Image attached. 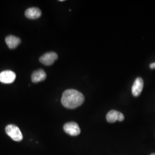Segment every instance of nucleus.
I'll use <instances>...</instances> for the list:
<instances>
[{"label":"nucleus","mask_w":155,"mask_h":155,"mask_svg":"<svg viewBox=\"0 0 155 155\" xmlns=\"http://www.w3.org/2000/svg\"><path fill=\"white\" fill-rule=\"evenodd\" d=\"M84 101L82 93L77 90L68 89L65 90L61 97V102L66 108L73 109L82 105Z\"/></svg>","instance_id":"obj_1"},{"label":"nucleus","mask_w":155,"mask_h":155,"mask_svg":"<svg viewBox=\"0 0 155 155\" xmlns=\"http://www.w3.org/2000/svg\"><path fill=\"white\" fill-rule=\"evenodd\" d=\"M6 133L15 141H21L23 139L22 134L19 127L15 125H9L5 128Z\"/></svg>","instance_id":"obj_2"},{"label":"nucleus","mask_w":155,"mask_h":155,"mask_svg":"<svg viewBox=\"0 0 155 155\" xmlns=\"http://www.w3.org/2000/svg\"><path fill=\"white\" fill-rule=\"evenodd\" d=\"M63 129L66 133L72 136H76L81 133L80 127L77 123L75 122H67L65 124Z\"/></svg>","instance_id":"obj_3"},{"label":"nucleus","mask_w":155,"mask_h":155,"mask_svg":"<svg viewBox=\"0 0 155 155\" xmlns=\"http://www.w3.org/2000/svg\"><path fill=\"white\" fill-rule=\"evenodd\" d=\"M58 56L54 52H50L45 53L40 58V61L45 66H51L54 64L56 60H57Z\"/></svg>","instance_id":"obj_4"},{"label":"nucleus","mask_w":155,"mask_h":155,"mask_svg":"<svg viewBox=\"0 0 155 155\" xmlns=\"http://www.w3.org/2000/svg\"><path fill=\"white\" fill-rule=\"evenodd\" d=\"M16 78V74L12 71L6 70L0 73V82L5 84L13 83Z\"/></svg>","instance_id":"obj_5"},{"label":"nucleus","mask_w":155,"mask_h":155,"mask_svg":"<svg viewBox=\"0 0 155 155\" xmlns=\"http://www.w3.org/2000/svg\"><path fill=\"white\" fill-rule=\"evenodd\" d=\"M125 117L124 114L118 111L111 110L106 115V120L110 123H114L117 121H122Z\"/></svg>","instance_id":"obj_6"},{"label":"nucleus","mask_w":155,"mask_h":155,"mask_svg":"<svg viewBox=\"0 0 155 155\" xmlns=\"http://www.w3.org/2000/svg\"><path fill=\"white\" fill-rule=\"evenodd\" d=\"M144 87V81L141 78H137L133 83L132 93L133 96L138 97L141 93Z\"/></svg>","instance_id":"obj_7"},{"label":"nucleus","mask_w":155,"mask_h":155,"mask_svg":"<svg viewBox=\"0 0 155 155\" xmlns=\"http://www.w3.org/2000/svg\"><path fill=\"white\" fill-rule=\"evenodd\" d=\"M25 15L29 19H36L41 16V11L38 8L32 7L26 10Z\"/></svg>","instance_id":"obj_8"},{"label":"nucleus","mask_w":155,"mask_h":155,"mask_svg":"<svg viewBox=\"0 0 155 155\" xmlns=\"http://www.w3.org/2000/svg\"><path fill=\"white\" fill-rule=\"evenodd\" d=\"M46 77L47 75L45 71L42 69H39L33 72L31 76V79L33 83H38L45 81Z\"/></svg>","instance_id":"obj_9"},{"label":"nucleus","mask_w":155,"mask_h":155,"mask_svg":"<svg viewBox=\"0 0 155 155\" xmlns=\"http://www.w3.org/2000/svg\"><path fill=\"white\" fill-rule=\"evenodd\" d=\"M6 45L11 49H15L21 43V40L19 38L13 35L8 36L5 39Z\"/></svg>","instance_id":"obj_10"},{"label":"nucleus","mask_w":155,"mask_h":155,"mask_svg":"<svg viewBox=\"0 0 155 155\" xmlns=\"http://www.w3.org/2000/svg\"><path fill=\"white\" fill-rule=\"evenodd\" d=\"M150 67L151 69H154V68H155V63H151V64H150Z\"/></svg>","instance_id":"obj_11"},{"label":"nucleus","mask_w":155,"mask_h":155,"mask_svg":"<svg viewBox=\"0 0 155 155\" xmlns=\"http://www.w3.org/2000/svg\"><path fill=\"white\" fill-rule=\"evenodd\" d=\"M150 155H155V153H152Z\"/></svg>","instance_id":"obj_12"}]
</instances>
